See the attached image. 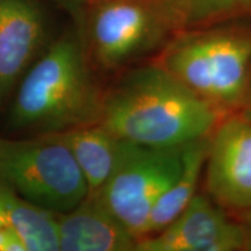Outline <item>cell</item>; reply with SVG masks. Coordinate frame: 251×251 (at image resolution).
Returning <instances> with one entry per match:
<instances>
[{
    "label": "cell",
    "mask_w": 251,
    "mask_h": 251,
    "mask_svg": "<svg viewBox=\"0 0 251 251\" xmlns=\"http://www.w3.org/2000/svg\"><path fill=\"white\" fill-rule=\"evenodd\" d=\"M57 134L85 178L89 196L99 192L114 168L121 140L99 122Z\"/></svg>",
    "instance_id": "11"
},
{
    "label": "cell",
    "mask_w": 251,
    "mask_h": 251,
    "mask_svg": "<svg viewBox=\"0 0 251 251\" xmlns=\"http://www.w3.org/2000/svg\"><path fill=\"white\" fill-rule=\"evenodd\" d=\"M0 229L18 235L27 251H58L57 214L0 183Z\"/></svg>",
    "instance_id": "13"
},
{
    "label": "cell",
    "mask_w": 251,
    "mask_h": 251,
    "mask_svg": "<svg viewBox=\"0 0 251 251\" xmlns=\"http://www.w3.org/2000/svg\"><path fill=\"white\" fill-rule=\"evenodd\" d=\"M54 1L58 7H61L63 11L65 12V13L70 15V18L75 23L76 30L81 36V39H83L87 8H89L86 0H54Z\"/></svg>",
    "instance_id": "15"
},
{
    "label": "cell",
    "mask_w": 251,
    "mask_h": 251,
    "mask_svg": "<svg viewBox=\"0 0 251 251\" xmlns=\"http://www.w3.org/2000/svg\"><path fill=\"white\" fill-rule=\"evenodd\" d=\"M227 115L151 62L103 91L99 124L121 140L177 148L211 135Z\"/></svg>",
    "instance_id": "1"
},
{
    "label": "cell",
    "mask_w": 251,
    "mask_h": 251,
    "mask_svg": "<svg viewBox=\"0 0 251 251\" xmlns=\"http://www.w3.org/2000/svg\"><path fill=\"white\" fill-rule=\"evenodd\" d=\"M46 18L37 0H0V107L41 55Z\"/></svg>",
    "instance_id": "9"
},
{
    "label": "cell",
    "mask_w": 251,
    "mask_h": 251,
    "mask_svg": "<svg viewBox=\"0 0 251 251\" xmlns=\"http://www.w3.org/2000/svg\"><path fill=\"white\" fill-rule=\"evenodd\" d=\"M0 183L56 214L71 211L89 196L85 178L57 133L0 137Z\"/></svg>",
    "instance_id": "4"
},
{
    "label": "cell",
    "mask_w": 251,
    "mask_h": 251,
    "mask_svg": "<svg viewBox=\"0 0 251 251\" xmlns=\"http://www.w3.org/2000/svg\"><path fill=\"white\" fill-rule=\"evenodd\" d=\"M209 141L211 135L185 144L181 170L153 206L142 238L155 235L165 228L197 196L205 169Z\"/></svg>",
    "instance_id": "12"
},
{
    "label": "cell",
    "mask_w": 251,
    "mask_h": 251,
    "mask_svg": "<svg viewBox=\"0 0 251 251\" xmlns=\"http://www.w3.org/2000/svg\"><path fill=\"white\" fill-rule=\"evenodd\" d=\"M249 89H251V69H250V76H249Z\"/></svg>",
    "instance_id": "19"
},
{
    "label": "cell",
    "mask_w": 251,
    "mask_h": 251,
    "mask_svg": "<svg viewBox=\"0 0 251 251\" xmlns=\"http://www.w3.org/2000/svg\"><path fill=\"white\" fill-rule=\"evenodd\" d=\"M236 213V220L244 234V250L251 251V208Z\"/></svg>",
    "instance_id": "17"
},
{
    "label": "cell",
    "mask_w": 251,
    "mask_h": 251,
    "mask_svg": "<svg viewBox=\"0 0 251 251\" xmlns=\"http://www.w3.org/2000/svg\"><path fill=\"white\" fill-rule=\"evenodd\" d=\"M171 36L251 15V0H161Z\"/></svg>",
    "instance_id": "14"
},
{
    "label": "cell",
    "mask_w": 251,
    "mask_h": 251,
    "mask_svg": "<svg viewBox=\"0 0 251 251\" xmlns=\"http://www.w3.org/2000/svg\"><path fill=\"white\" fill-rule=\"evenodd\" d=\"M244 234L236 219L206 194H197L161 231L139 240L135 251H238Z\"/></svg>",
    "instance_id": "8"
},
{
    "label": "cell",
    "mask_w": 251,
    "mask_h": 251,
    "mask_svg": "<svg viewBox=\"0 0 251 251\" xmlns=\"http://www.w3.org/2000/svg\"><path fill=\"white\" fill-rule=\"evenodd\" d=\"M87 1V5H90V4H92V2H94V1H98V0H86Z\"/></svg>",
    "instance_id": "18"
},
{
    "label": "cell",
    "mask_w": 251,
    "mask_h": 251,
    "mask_svg": "<svg viewBox=\"0 0 251 251\" xmlns=\"http://www.w3.org/2000/svg\"><path fill=\"white\" fill-rule=\"evenodd\" d=\"M0 251H27V249L18 235L0 229Z\"/></svg>",
    "instance_id": "16"
},
{
    "label": "cell",
    "mask_w": 251,
    "mask_h": 251,
    "mask_svg": "<svg viewBox=\"0 0 251 251\" xmlns=\"http://www.w3.org/2000/svg\"><path fill=\"white\" fill-rule=\"evenodd\" d=\"M92 70L78 31L63 34L41 52L15 87L9 127L37 135L98 124L103 91Z\"/></svg>",
    "instance_id": "2"
},
{
    "label": "cell",
    "mask_w": 251,
    "mask_h": 251,
    "mask_svg": "<svg viewBox=\"0 0 251 251\" xmlns=\"http://www.w3.org/2000/svg\"><path fill=\"white\" fill-rule=\"evenodd\" d=\"M61 251H135L139 242L96 196L57 214Z\"/></svg>",
    "instance_id": "10"
},
{
    "label": "cell",
    "mask_w": 251,
    "mask_h": 251,
    "mask_svg": "<svg viewBox=\"0 0 251 251\" xmlns=\"http://www.w3.org/2000/svg\"><path fill=\"white\" fill-rule=\"evenodd\" d=\"M205 187L226 211L251 208V120L227 115L211 134Z\"/></svg>",
    "instance_id": "7"
},
{
    "label": "cell",
    "mask_w": 251,
    "mask_h": 251,
    "mask_svg": "<svg viewBox=\"0 0 251 251\" xmlns=\"http://www.w3.org/2000/svg\"><path fill=\"white\" fill-rule=\"evenodd\" d=\"M152 63L233 114L249 91L251 33L225 25L181 31L166 41Z\"/></svg>",
    "instance_id": "3"
},
{
    "label": "cell",
    "mask_w": 251,
    "mask_h": 251,
    "mask_svg": "<svg viewBox=\"0 0 251 251\" xmlns=\"http://www.w3.org/2000/svg\"><path fill=\"white\" fill-rule=\"evenodd\" d=\"M183 148H152L121 140L111 176L93 194L137 240L157 200L181 170Z\"/></svg>",
    "instance_id": "6"
},
{
    "label": "cell",
    "mask_w": 251,
    "mask_h": 251,
    "mask_svg": "<svg viewBox=\"0 0 251 251\" xmlns=\"http://www.w3.org/2000/svg\"><path fill=\"white\" fill-rule=\"evenodd\" d=\"M170 37L161 0H98L87 8L84 46L103 72L126 70Z\"/></svg>",
    "instance_id": "5"
}]
</instances>
